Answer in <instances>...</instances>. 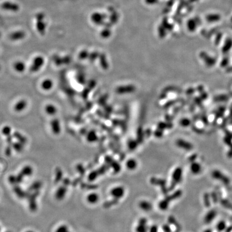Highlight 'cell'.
Here are the masks:
<instances>
[{
    "label": "cell",
    "mask_w": 232,
    "mask_h": 232,
    "mask_svg": "<svg viewBox=\"0 0 232 232\" xmlns=\"http://www.w3.org/2000/svg\"><path fill=\"white\" fill-rule=\"evenodd\" d=\"M147 220L145 218L140 219L138 226L136 228V232H147Z\"/></svg>",
    "instance_id": "5b68a950"
},
{
    "label": "cell",
    "mask_w": 232,
    "mask_h": 232,
    "mask_svg": "<svg viewBox=\"0 0 232 232\" xmlns=\"http://www.w3.org/2000/svg\"><path fill=\"white\" fill-rule=\"evenodd\" d=\"M163 229L165 232H171L170 228L168 225H164L163 227Z\"/></svg>",
    "instance_id": "e0dca14e"
},
{
    "label": "cell",
    "mask_w": 232,
    "mask_h": 232,
    "mask_svg": "<svg viewBox=\"0 0 232 232\" xmlns=\"http://www.w3.org/2000/svg\"><path fill=\"white\" fill-rule=\"evenodd\" d=\"M139 207L141 210L147 212L152 210V205L149 201H143L139 203Z\"/></svg>",
    "instance_id": "8992f818"
},
{
    "label": "cell",
    "mask_w": 232,
    "mask_h": 232,
    "mask_svg": "<svg viewBox=\"0 0 232 232\" xmlns=\"http://www.w3.org/2000/svg\"><path fill=\"white\" fill-rule=\"evenodd\" d=\"M46 111L48 114H53L55 113V108L54 107H53L52 105H51V106L48 105L46 107Z\"/></svg>",
    "instance_id": "9a60e30c"
},
{
    "label": "cell",
    "mask_w": 232,
    "mask_h": 232,
    "mask_svg": "<svg viewBox=\"0 0 232 232\" xmlns=\"http://www.w3.org/2000/svg\"><path fill=\"white\" fill-rule=\"evenodd\" d=\"M191 169L193 173H197L199 170V166L198 164L193 163L191 166Z\"/></svg>",
    "instance_id": "2e32d148"
},
{
    "label": "cell",
    "mask_w": 232,
    "mask_h": 232,
    "mask_svg": "<svg viewBox=\"0 0 232 232\" xmlns=\"http://www.w3.org/2000/svg\"><path fill=\"white\" fill-rule=\"evenodd\" d=\"M98 196L96 193H92L89 195L88 197V201L91 203H95L98 200Z\"/></svg>",
    "instance_id": "8fae6325"
},
{
    "label": "cell",
    "mask_w": 232,
    "mask_h": 232,
    "mask_svg": "<svg viewBox=\"0 0 232 232\" xmlns=\"http://www.w3.org/2000/svg\"><path fill=\"white\" fill-rule=\"evenodd\" d=\"M201 59L203 60L206 65L209 67H212L215 65L217 60L214 57L210 55L205 52H201Z\"/></svg>",
    "instance_id": "3957f363"
},
{
    "label": "cell",
    "mask_w": 232,
    "mask_h": 232,
    "mask_svg": "<svg viewBox=\"0 0 232 232\" xmlns=\"http://www.w3.org/2000/svg\"><path fill=\"white\" fill-rule=\"evenodd\" d=\"M111 195L116 199L122 198L124 196L125 189L122 186L114 187L111 190Z\"/></svg>",
    "instance_id": "277c9868"
},
{
    "label": "cell",
    "mask_w": 232,
    "mask_h": 232,
    "mask_svg": "<svg viewBox=\"0 0 232 232\" xmlns=\"http://www.w3.org/2000/svg\"><path fill=\"white\" fill-rule=\"evenodd\" d=\"M181 195V193L180 191H177V193H174L172 195L167 197L164 200H163L158 204V207L162 210H165L168 207V205L169 204V201L175 199L177 197H179Z\"/></svg>",
    "instance_id": "7a4b0ae2"
},
{
    "label": "cell",
    "mask_w": 232,
    "mask_h": 232,
    "mask_svg": "<svg viewBox=\"0 0 232 232\" xmlns=\"http://www.w3.org/2000/svg\"><path fill=\"white\" fill-rule=\"evenodd\" d=\"M26 105L25 102H21L18 103V104H16V106H15V109H16L17 111H19L23 109V108H24L25 105Z\"/></svg>",
    "instance_id": "5bb4252c"
},
{
    "label": "cell",
    "mask_w": 232,
    "mask_h": 232,
    "mask_svg": "<svg viewBox=\"0 0 232 232\" xmlns=\"http://www.w3.org/2000/svg\"><path fill=\"white\" fill-rule=\"evenodd\" d=\"M232 48V40L228 39L225 42L222 48V52L223 54H227Z\"/></svg>",
    "instance_id": "ba28073f"
},
{
    "label": "cell",
    "mask_w": 232,
    "mask_h": 232,
    "mask_svg": "<svg viewBox=\"0 0 232 232\" xmlns=\"http://www.w3.org/2000/svg\"><path fill=\"white\" fill-rule=\"evenodd\" d=\"M182 177V170L178 167L176 168L172 174V183L171 184L170 189H173L177 184L180 183Z\"/></svg>",
    "instance_id": "6da1fadb"
},
{
    "label": "cell",
    "mask_w": 232,
    "mask_h": 232,
    "mask_svg": "<svg viewBox=\"0 0 232 232\" xmlns=\"http://www.w3.org/2000/svg\"><path fill=\"white\" fill-rule=\"evenodd\" d=\"M14 68L17 72H23L25 70V65L23 62H16L14 65Z\"/></svg>",
    "instance_id": "30bf717a"
},
{
    "label": "cell",
    "mask_w": 232,
    "mask_h": 232,
    "mask_svg": "<svg viewBox=\"0 0 232 232\" xmlns=\"http://www.w3.org/2000/svg\"><path fill=\"white\" fill-rule=\"evenodd\" d=\"M150 232H158V228L156 226H152L150 229Z\"/></svg>",
    "instance_id": "ac0fdd59"
},
{
    "label": "cell",
    "mask_w": 232,
    "mask_h": 232,
    "mask_svg": "<svg viewBox=\"0 0 232 232\" xmlns=\"http://www.w3.org/2000/svg\"><path fill=\"white\" fill-rule=\"evenodd\" d=\"M215 101L217 102H224V101H227L228 100V97L227 95H218L215 97Z\"/></svg>",
    "instance_id": "7c38bea8"
},
{
    "label": "cell",
    "mask_w": 232,
    "mask_h": 232,
    "mask_svg": "<svg viewBox=\"0 0 232 232\" xmlns=\"http://www.w3.org/2000/svg\"><path fill=\"white\" fill-rule=\"evenodd\" d=\"M126 166L128 169H129L130 170H133L136 169V168L137 167L138 163L136 160L131 158V159H129L127 160L126 163Z\"/></svg>",
    "instance_id": "52a82bcc"
},
{
    "label": "cell",
    "mask_w": 232,
    "mask_h": 232,
    "mask_svg": "<svg viewBox=\"0 0 232 232\" xmlns=\"http://www.w3.org/2000/svg\"><path fill=\"white\" fill-rule=\"evenodd\" d=\"M229 62V59L228 57H224L223 59V60H221V63H220V65L222 67H226L228 65Z\"/></svg>",
    "instance_id": "4fadbf2b"
},
{
    "label": "cell",
    "mask_w": 232,
    "mask_h": 232,
    "mask_svg": "<svg viewBox=\"0 0 232 232\" xmlns=\"http://www.w3.org/2000/svg\"><path fill=\"white\" fill-rule=\"evenodd\" d=\"M41 87L44 90H50L52 88L53 81L49 79L45 80L42 82Z\"/></svg>",
    "instance_id": "9c48e42d"
}]
</instances>
